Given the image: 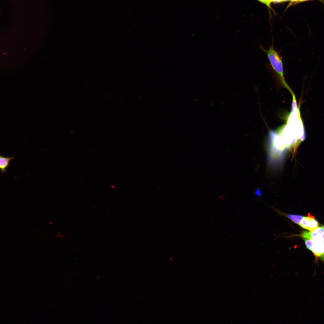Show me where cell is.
Returning <instances> with one entry per match:
<instances>
[{"label":"cell","mask_w":324,"mask_h":324,"mask_svg":"<svg viewBox=\"0 0 324 324\" xmlns=\"http://www.w3.org/2000/svg\"><path fill=\"white\" fill-rule=\"evenodd\" d=\"M260 48L266 54L274 76L281 84L289 90L290 88L285 79L282 58L280 53L274 48L273 43L268 50L265 49L262 46Z\"/></svg>","instance_id":"6da1fadb"},{"label":"cell","mask_w":324,"mask_h":324,"mask_svg":"<svg viewBox=\"0 0 324 324\" xmlns=\"http://www.w3.org/2000/svg\"><path fill=\"white\" fill-rule=\"evenodd\" d=\"M280 134V135L289 147L291 145L294 147L297 146L298 144V140H301L295 128L288 123L283 127Z\"/></svg>","instance_id":"7a4b0ae2"},{"label":"cell","mask_w":324,"mask_h":324,"mask_svg":"<svg viewBox=\"0 0 324 324\" xmlns=\"http://www.w3.org/2000/svg\"><path fill=\"white\" fill-rule=\"evenodd\" d=\"M270 141L271 153L273 155H276L289 147L286 143L283 138L280 135L274 131H271L269 134Z\"/></svg>","instance_id":"3957f363"},{"label":"cell","mask_w":324,"mask_h":324,"mask_svg":"<svg viewBox=\"0 0 324 324\" xmlns=\"http://www.w3.org/2000/svg\"><path fill=\"white\" fill-rule=\"evenodd\" d=\"M322 237L312 238L311 239L314 242L312 250L316 260L319 259L324 262V244L322 242Z\"/></svg>","instance_id":"277c9868"},{"label":"cell","mask_w":324,"mask_h":324,"mask_svg":"<svg viewBox=\"0 0 324 324\" xmlns=\"http://www.w3.org/2000/svg\"><path fill=\"white\" fill-rule=\"evenodd\" d=\"M15 157L14 156L6 157L1 154L0 155V169L2 174L5 173L8 170V168L10 166L12 160Z\"/></svg>","instance_id":"5b68a950"},{"label":"cell","mask_w":324,"mask_h":324,"mask_svg":"<svg viewBox=\"0 0 324 324\" xmlns=\"http://www.w3.org/2000/svg\"><path fill=\"white\" fill-rule=\"evenodd\" d=\"M277 213L280 215L286 217L294 223L299 225L304 216L299 215L287 214L275 209Z\"/></svg>","instance_id":"8992f818"},{"label":"cell","mask_w":324,"mask_h":324,"mask_svg":"<svg viewBox=\"0 0 324 324\" xmlns=\"http://www.w3.org/2000/svg\"><path fill=\"white\" fill-rule=\"evenodd\" d=\"M311 218L310 217H304L299 225L302 228L308 230L310 224Z\"/></svg>","instance_id":"52a82bcc"},{"label":"cell","mask_w":324,"mask_h":324,"mask_svg":"<svg viewBox=\"0 0 324 324\" xmlns=\"http://www.w3.org/2000/svg\"><path fill=\"white\" fill-rule=\"evenodd\" d=\"M319 225V223L315 219L311 218L308 230L310 231L314 230L318 227Z\"/></svg>","instance_id":"ba28073f"},{"label":"cell","mask_w":324,"mask_h":324,"mask_svg":"<svg viewBox=\"0 0 324 324\" xmlns=\"http://www.w3.org/2000/svg\"><path fill=\"white\" fill-rule=\"evenodd\" d=\"M307 248L310 250H312L314 245V242L310 239H304Z\"/></svg>","instance_id":"9c48e42d"},{"label":"cell","mask_w":324,"mask_h":324,"mask_svg":"<svg viewBox=\"0 0 324 324\" xmlns=\"http://www.w3.org/2000/svg\"><path fill=\"white\" fill-rule=\"evenodd\" d=\"M317 233L319 237H322L324 232V226L318 227L314 230Z\"/></svg>","instance_id":"30bf717a"},{"label":"cell","mask_w":324,"mask_h":324,"mask_svg":"<svg viewBox=\"0 0 324 324\" xmlns=\"http://www.w3.org/2000/svg\"><path fill=\"white\" fill-rule=\"evenodd\" d=\"M260 2L265 4L268 8H271V3L268 1L267 0H258Z\"/></svg>","instance_id":"8fae6325"},{"label":"cell","mask_w":324,"mask_h":324,"mask_svg":"<svg viewBox=\"0 0 324 324\" xmlns=\"http://www.w3.org/2000/svg\"><path fill=\"white\" fill-rule=\"evenodd\" d=\"M60 239H62L65 238V235L64 234H61L60 236Z\"/></svg>","instance_id":"7c38bea8"},{"label":"cell","mask_w":324,"mask_h":324,"mask_svg":"<svg viewBox=\"0 0 324 324\" xmlns=\"http://www.w3.org/2000/svg\"><path fill=\"white\" fill-rule=\"evenodd\" d=\"M61 235V234L60 232H58V233H57V234H56V237H58L59 236H60Z\"/></svg>","instance_id":"4fadbf2b"},{"label":"cell","mask_w":324,"mask_h":324,"mask_svg":"<svg viewBox=\"0 0 324 324\" xmlns=\"http://www.w3.org/2000/svg\"><path fill=\"white\" fill-rule=\"evenodd\" d=\"M308 0H299L298 2V3H300V2H304V1H308Z\"/></svg>","instance_id":"5bb4252c"},{"label":"cell","mask_w":324,"mask_h":324,"mask_svg":"<svg viewBox=\"0 0 324 324\" xmlns=\"http://www.w3.org/2000/svg\"><path fill=\"white\" fill-rule=\"evenodd\" d=\"M267 0L268 1V2H270V3L271 2H274V1H275V0Z\"/></svg>","instance_id":"9a60e30c"},{"label":"cell","mask_w":324,"mask_h":324,"mask_svg":"<svg viewBox=\"0 0 324 324\" xmlns=\"http://www.w3.org/2000/svg\"><path fill=\"white\" fill-rule=\"evenodd\" d=\"M53 223H54V222L53 221H50L49 223V224H50V225H52V224Z\"/></svg>","instance_id":"2e32d148"},{"label":"cell","mask_w":324,"mask_h":324,"mask_svg":"<svg viewBox=\"0 0 324 324\" xmlns=\"http://www.w3.org/2000/svg\"><path fill=\"white\" fill-rule=\"evenodd\" d=\"M322 238L323 239H324V232L322 236Z\"/></svg>","instance_id":"e0dca14e"},{"label":"cell","mask_w":324,"mask_h":324,"mask_svg":"<svg viewBox=\"0 0 324 324\" xmlns=\"http://www.w3.org/2000/svg\"><path fill=\"white\" fill-rule=\"evenodd\" d=\"M322 241L323 243L324 244V239H322Z\"/></svg>","instance_id":"ac0fdd59"}]
</instances>
